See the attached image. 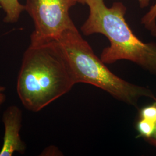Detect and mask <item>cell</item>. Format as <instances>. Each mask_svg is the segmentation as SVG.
Wrapping results in <instances>:
<instances>
[{
    "mask_svg": "<svg viewBox=\"0 0 156 156\" xmlns=\"http://www.w3.org/2000/svg\"><path fill=\"white\" fill-rule=\"evenodd\" d=\"M6 88L4 86H0V109L6 100Z\"/></svg>",
    "mask_w": 156,
    "mask_h": 156,
    "instance_id": "10",
    "label": "cell"
},
{
    "mask_svg": "<svg viewBox=\"0 0 156 156\" xmlns=\"http://www.w3.org/2000/svg\"><path fill=\"white\" fill-rule=\"evenodd\" d=\"M89 16L81 27L85 35L100 34L110 45L104 49L100 58L105 64L128 60L156 75V43L140 40L128 26L125 15L127 8L121 2L106 6L104 0H86Z\"/></svg>",
    "mask_w": 156,
    "mask_h": 156,
    "instance_id": "2",
    "label": "cell"
},
{
    "mask_svg": "<svg viewBox=\"0 0 156 156\" xmlns=\"http://www.w3.org/2000/svg\"><path fill=\"white\" fill-rule=\"evenodd\" d=\"M22 119V112L16 105L8 107L3 113L2 122L5 130L0 156H12L15 152L25 153L26 146L20 134Z\"/></svg>",
    "mask_w": 156,
    "mask_h": 156,
    "instance_id": "5",
    "label": "cell"
},
{
    "mask_svg": "<svg viewBox=\"0 0 156 156\" xmlns=\"http://www.w3.org/2000/svg\"><path fill=\"white\" fill-rule=\"evenodd\" d=\"M76 84L71 66L56 41L30 45L24 51L16 91L26 109L40 111Z\"/></svg>",
    "mask_w": 156,
    "mask_h": 156,
    "instance_id": "1",
    "label": "cell"
},
{
    "mask_svg": "<svg viewBox=\"0 0 156 156\" xmlns=\"http://www.w3.org/2000/svg\"><path fill=\"white\" fill-rule=\"evenodd\" d=\"M0 6L5 14L4 22L9 24L17 22L21 13L25 11V5L19 0H0Z\"/></svg>",
    "mask_w": 156,
    "mask_h": 156,
    "instance_id": "6",
    "label": "cell"
},
{
    "mask_svg": "<svg viewBox=\"0 0 156 156\" xmlns=\"http://www.w3.org/2000/svg\"><path fill=\"white\" fill-rule=\"evenodd\" d=\"M156 127V123L140 117L139 120L136 123V128L140 137H143L146 140L153 135Z\"/></svg>",
    "mask_w": 156,
    "mask_h": 156,
    "instance_id": "8",
    "label": "cell"
},
{
    "mask_svg": "<svg viewBox=\"0 0 156 156\" xmlns=\"http://www.w3.org/2000/svg\"><path fill=\"white\" fill-rule=\"evenodd\" d=\"M141 24L144 25L151 34L156 37V2L141 19Z\"/></svg>",
    "mask_w": 156,
    "mask_h": 156,
    "instance_id": "7",
    "label": "cell"
},
{
    "mask_svg": "<svg viewBox=\"0 0 156 156\" xmlns=\"http://www.w3.org/2000/svg\"><path fill=\"white\" fill-rule=\"evenodd\" d=\"M78 2L82 5H86V0H78Z\"/></svg>",
    "mask_w": 156,
    "mask_h": 156,
    "instance_id": "13",
    "label": "cell"
},
{
    "mask_svg": "<svg viewBox=\"0 0 156 156\" xmlns=\"http://www.w3.org/2000/svg\"><path fill=\"white\" fill-rule=\"evenodd\" d=\"M56 41L67 57L76 83L91 84L133 106H136L142 97L156 101L149 88L129 83L112 73L76 27L65 31Z\"/></svg>",
    "mask_w": 156,
    "mask_h": 156,
    "instance_id": "3",
    "label": "cell"
},
{
    "mask_svg": "<svg viewBox=\"0 0 156 156\" xmlns=\"http://www.w3.org/2000/svg\"><path fill=\"white\" fill-rule=\"evenodd\" d=\"M146 140L151 145H153L156 147V127L155 131L153 134V135L151 136V138H149V139H147Z\"/></svg>",
    "mask_w": 156,
    "mask_h": 156,
    "instance_id": "11",
    "label": "cell"
},
{
    "mask_svg": "<svg viewBox=\"0 0 156 156\" xmlns=\"http://www.w3.org/2000/svg\"><path fill=\"white\" fill-rule=\"evenodd\" d=\"M140 117L156 123V101L151 105L144 107L140 110Z\"/></svg>",
    "mask_w": 156,
    "mask_h": 156,
    "instance_id": "9",
    "label": "cell"
},
{
    "mask_svg": "<svg viewBox=\"0 0 156 156\" xmlns=\"http://www.w3.org/2000/svg\"><path fill=\"white\" fill-rule=\"evenodd\" d=\"M78 2V0H27L25 11L34 24L30 45L56 41L65 31L75 28L69 11Z\"/></svg>",
    "mask_w": 156,
    "mask_h": 156,
    "instance_id": "4",
    "label": "cell"
},
{
    "mask_svg": "<svg viewBox=\"0 0 156 156\" xmlns=\"http://www.w3.org/2000/svg\"><path fill=\"white\" fill-rule=\"evenodd\" d=\"M138 1L140 7L142 8H144L149 6L151 0H138Z\"/></svg>",
    "mask_w": 156,
    "mask_h": 156,
    "instance_id": "12",
    "label": "cell"
}]
</instances>
